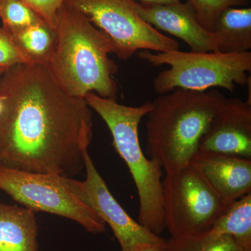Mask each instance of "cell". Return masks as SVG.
I'll use <instances>...</instances> for the list:
<instances>
[{
  "instance_id": "cell-7",
  "label": "cell",
  "mask_w": 251,
  "mask_h": 251,
  "mask_svg": "<svg viewBox=\"0 0 251 251\" xmlns=\"http://www.w3.org/2000/svg\"><path fill=\"white\" fill-rule=\"evenodd\" d=\"M162 194L166 228L171 237L210 229L227 206L191 163L166 174Z\"/></svg>"
},
{
  "instance_id": "cell-18",
  "label": "cell",
  "mask_w": 251,
  "mask_h": 251,
  "mask_svg": "<svg viewBox=\"0 0 251 251\" xmlns=\"http://www.w3.org/2000/svg\"><path fill=\"white\" fill-rule=\"evenodd\" d=\"M0 18L8 30L44 23L27 5L20 0H0Z\"/></svg>"
},
{
  "instance_id": "cell-4",
  "label": "cell",
  "mask_w": 251,
  "mask_h": 251,
  "mask_svg": "<svg viewBox=\"0 0 251 251\" xmlns=\"http://www.w3.org/2000/svg\"><path fill=\"white\" fill-rule=\"evenodd\" d=\"M91 109L108 126L113 145L128 166L139 198L138 223L160 235L166 229L162 194V168L145 156L140 146L139 125L151 108V101L139 106L118 103L93 92L85 97Z\"/></svg>"
},
{
  "instance_id": "cell-10",
  "label": "cell",
  "mask_w": 251,
  "mask_h": 251,
  "mask_svg": "<svg viewBox=\"0 0 251 251\" xmlns=\"http://www.w3.org/2000/svg\"><path fill=\"white\" fill-rule=\"evenodd\" d=\"M198 151L251 159V103L239 98L226 99Z\"/></svg>"
},
{
  "instance_id": "cell-23",
  "label": "cell",
  "mask_w": 251,
  "mask_h": 251,
  "mask_svg": "<svg viewBox=\"0 0 251 251\" xmlns=\"http://www.w3.org/2000/svg\"><path fill=\"white\" fill-rule=\"evenodd\" d=\"M140 3L148 4H170L180 2V0H138Z\"/></svg>"
},
{
  "instance_id": "cell-6",
  "label": "cell",
  "mask_w": 251,
  "mask_h": 251,
  "mask_svg": "<svg viewBox=\"0 0 251 251\" xmlns=\"http://www.w3.org/2000/svg\"><path fill=\"white\" fill-rule=\"evenodd\" d=\"M0 190L36 213L42 211L72 220L91 233L105 230L106 224L77 198L67 177L28 173L0 164Z\"/></svg>"
},
{
  "instance_id": "cell-22",
  "label": "cell",
  "mask_w": 251,
  "mask_h": 251,
  "mask_svg": "<svg viewBox=\"0 0 251 251\" xmlns=\"http://www.w3.org/2000/svg\"><path fill=\"white\" fill-rule=\"evenodd\" d=\"M166 245H158V244H145L136 248L133 251H165Z\"/></svg>"
},
{
  "instance_id": "cell-11",
  "label": "cell",
  "mask_w": 251,
  "mask_h": 251,
  "mask_svg": "<svg viewBox=\"0 0 251 251\" xmlns=\"http://www.w3.org/2000/svg\"><path fill=\"white\" fill-rule=\"evenodd\" d=\"M135 9L145 22L184 41L192 52H218L219 36L202 27L188 2L148 4L136 1Z\"/></svg>"
},
{
  "instance_id": "cell-8",
  "label": "cell",
  "mask_w": 251,
  "mask_h": 251,
  "mask_svg": "<svg viewBox=\"0 0 251 251\" xmlns=\"http://www.w3.org/2000/svg\"><path fill=\"white\" fill-rule=\"evenodd\" d=\"M85 14L108 36L119 58L127 60L140 50L168 52L179 50L177 41L145 22L135 9V0H65Z\"/></svg>"
},
{
  "instance_id": "cell-13",
  "label": "cell",
  "mask_w": 251,
  "mask_h": 251,
  "mask_svg": "<svg viewBox=\"0 0 251 251\" xmlns=\"http://www.w3.org/2000/svg\"><path fill=\"white\" fill-rule=\"evenodd\" d=\"M36 212L0 202V251H39Z\"/></svg>"
},
{
  "instance_id": "cell-19",
  "label": "cell",
  "mask_w": 251,
  "mask_h": 251,
  "mask_svg": "<svg viewBox=\"0 0 251 251\" xmlns=\"http://www.w3.org/2000/svg\"><path fill=\"white\" fill-rule=\"evenodd\" d=\"M197 16L198 21L206 30L213 32L218 18L229 7H244L250 0H187Z\"/></svg>"
},
{
  "instance_id": "cell-15",
  "label": "cell",
  "mask_w": 251,
  "mask_h": 251,
  "mask_svg": "<svg viewBox=\"0 0 251 251\" xmlns=\"http://www.w3.org/2000/svg\"><path fill=\"white\" fill-rule=\"evenodd\" d=\"M210 229L233 238L243 251H251V193L226 206Z\"/></svg>"
},
{
  "instance_id": "cell-16",
  "label": "cell",
  "mask_w": 251,
  "mask_h": 251,
  "mask_svg": "<svg viewBox=\"0 0 251 251\" xmlns=\"http://www.w3.org/2000/svg\"><path fill=\"white\" fill-rule=\"evenodd\" d=\"M9 31L29 64H47L53 50L55 35L45 23Z\"/></svg>"
},
{
  "instance_id": "cell-21",
  "label": "cell",
  "mask_w": 251,
  "mask_h": 251,
  "mask_svg": "<svg viewBox=\"0 0 251 251\" xmlns=\"http://www.w3.org/2000/svg\"><path fill=\"white\" fill-rule=\"evenodd\" d=\"M34 11L50 28L54 30L58 11L65 0H20Z\"/></svg>"
},
{
  "instance_id": "cell-12",
  "label": "cell",
  "mask_w": 251,
  "mask_h": 251,
  "mask_svg": "<svg viewBox=\"0 0 251 251\" xmlns=\"http://www.w3.org/2000/svg\"><path fill=\"white\" fill-rule=\"evenodd\" d=\"M191 163L226 206L251 193V159L198 151Z\"/></svg>"
},
{
  "instance_id": "cell-17",
  "label": "cell",
  "mask_w": 251,
  "mask_h": 251,
  "mask_svg": "<svg viewBox=\"0 0 251 251\" xmlns=\"http://www.w3.org/2000/svg\"><path fill=\"white\" fill-rule=\"evenodd\" d=\"M165 251H243L233 238L216 234L211 229L166 240Z\"/></svg>"
},
{
  "instance_id": "cell-5",
  "label": "cell",
  "mask_w": 251,
  "mask_h": 251,
  "mask_svg": "<svg viewBox=\"0 0 251 251\" xmlns=\"http://www.w3.org/2000/svg\"><path fill=\"white\" fill-rule=\"evenodd\" d=\"M138 57L154 67L167 65L153 81L158 94L176 89L202 92L221 87L229 92L236 86L247 84V73L251 72V52L223 53L177 50L158 52L140 51Z\"/></svg>"
},
{
  "instance_id": "cell-3",
  "label": "cell",
  "mask_w": 251,
  "mask_h": 251,
  "mask_svg": "<svg viewBox=\"0 0 251 251\" xmlns=\"http://www.w3.org/2000/svg\"><path fill=\"white\" fill-rule=\"evenodd\" d=\"M226 97L220 91L176 89L159 94L147 114L146 152L166 174L191 163Z\"/></svg>"
},
{
  "instance_id": "cell-1",
  "label": "cell",
  "mask_w": 251,
  "mask_h": 251,
  "mask_svg": "<svg viewBox=\"0 0 251 251\" xmlns=\"http://www.w3.org/2000/svg\"><path fill=\"white\" fill-rule=\"evenodd\" d=\"M85 99L63 90L45 65L17 64L0 75V164L73 178L92 138Z\"/></svg>"
},
{
  "instance_id": "cell-9",
  "label": "cell",
  "mask_w": 251,
  "mask_h": 251,
  "mask_svg": "<svg viewBox=\"0 0 251 251\" xmlns=\"http://www.w3.org/2000/svg\"><path fill=\"white\" fill-rule=\"evenodd\" d=\"M85 180L67 178L68 184L84 204L110 226L122 251H133L145 244L166 245V239L132 219L119 204L94 166L88 151L85 153Z\"/></svg>"
},
{
  "instance_id": "cell-2",
  "label": "cell",
  "mask_w": 251,
  "mask_h": 251,
  "mask_svg": "<svg viewBox=\"0 0 251 251\" xmlns=\"http://www.w3.org/2000/svg\"><path fill=\"white\" fill-rule=\"evenodd\" d=\"M54 44L46 67L56 82L73 97L93 92L117 99L116 63L109 57L115 47L106 34L80 11L65 2L59 9Z\"/></svg>"
},
{
  "instance_id": "cell-20",
  "label": "cell",
  "mask_w": 251,
  "mask_h": 251,
  "mask_svg": "<svg viewBox=\"0 0 251 251\" xmlns=\"http://www.w3.org/2000/svg\"><path fill=\"white\" fill-rule=\"evenodd\" d=\"M17 64H29L6 28L0 27V65L10 67Z\"/></svg>"
},
{
  "instance_id": "cell-14",
  "label": "cell",
  "mask_w": 251,
  "mask_h": 251,
  "mask_svg": "<svg viewBox=\"0 0 251 251\" xmlns=\"http://www.w3.org/2000/svg\"><path fill=\"white\" fill-rule=\"evenodd\" d=\"M219 37L218 52L240 53L251 49V8L229 7L216 21L214 31Z\"/></svg>"
},
{
  "instance_id": "cell-24",
  "label": "cell",
  "mask_w": 251,
  "mask_h": 251,
  "mask_svg": "<svg viewBox=\"0 0 251 251\" xmlns=\"http://www.w3.org/2000/svg\"><path fill=\"white\" fill-rule=\"evenodd\" d=\"M9 67H4V66L0 65V75L3 74Z\"/></svg>"
}]
</instances>
